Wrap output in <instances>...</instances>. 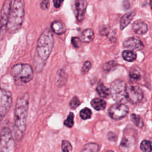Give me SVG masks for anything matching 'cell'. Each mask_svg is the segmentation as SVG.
Here are the masks:
<instances>
[{
    "label": "cell",
    "instance_id": "obj_1",
    "mask_svg": "<svg viewBox=\"0 0 152 152\" xmlns=\"http://www.w3.org/2000/svg\"><path fill=\"white\" fill-rule=\"evenodd\" d=\"M29 94L26 93L17 99L14 109V130L17 140L22 138L26 128L27 116L28 109Z\"/></svg>",
    "mask_w": 152,
    "mask_h": 152
},
{
    "label": "cell",
    "instance_id": "obj_2",
    "mask_svg": "<svg viewBox=\"0 0 152 152\" xmlns=\"http://www.w3.org/2000/svg\"><path fill=\"white\" fill-rule=\"evenodd\" d=\"M24 17V1L14 0L11 1L7 28L12 33L18 31L23 24Z\"/></svg>",
    "mask_w": 152,
    "mask_h": 152
},
{
    "label": "cell",
    "instance_id": "obj_3",
    "mask_svg": "<svg viewBox=\"0 0 152 152\" xmlns=\"http://www.w3.org/2000/svg\"><path fill=\"white\" fill-rule=\"evenodd\" d=\"M54 40L51 30L46 28L39 36L36 49V56L41 62H46L53 47Z\"/></svg>",
    "mask_w": 152,
    "mask_h": 152
},
{
    "label": "cell",
    "instance_id": "obj_4",
    "mask_svg": "<svg viewBox=\"0 0 152 152\" xmlns=\"http://www.w3.org/2000/svg\"><path fill=\"white\" fill-rule=\"evenodd\" d=\"M11 74L17 84H26L33 79V69L29 64H18L12 67Z\"/></svg>",
    "mask_w": 152,
    "mask_h": 152
},
{
    "label": "cell",
    "instance_id": "obj_5",
    "mask_svg": "<svg viewBox=\"0 0 152 152\" xmlns=\"http://www.w3.org/2000/svg\"><path fill=\"white\" fill-rule=\"evenodd\" d=\"M126 86L125 83L120 80L114 81L110 86V95L116 102H122L126 99Z\"/></svg>",
    "mask_w": 152,
    "mask_h": 152
},
{
    "label": "cell",
    "instance_id": "obj_6",
    "mask_svg": "<svg viewBox=\"0 0 152 152\" xmlns=\"http://www.w3.org/2000/svg\"><path fill=\"white\" fill-rule=\"evenodd\" d=\"M14 140L9 128H3L0 132V151L9 152L14 146Z\"/></svg>",
    "mask_w": 152,
    "mask_h": 152
},
{
    "label": "cell",
    "instance_id": "obj_7",
    "mask_svg": "<svg viewBox=\"0 0 152 152\" xmlns=\"http://www.w3.org/2000/svg\"><path fill=\"white\" fill-rule=\"evenodd\" d=\"M12 102L10 90L0 88V116H5L9 112Z\"/></svg>",
    "mask_w": 152,
    "mask_h": 152
},
{
    "label": "cell",
    "instance_id": "obj_8",
    "mask_svg": "<svg viewBox=\"0 0 152 152\" xmlns=\"http://www.w3.org/2000/svg\"><path fill=\"white\" fill-rule=\"evenodd\" d=\"M129 112L128 106L121 103L112 104L109 108L108 113L110 117L115 120H120L125 117Z\"/></svg>",
    "mask_w": 152,
    "mask_h": 152
},
{
    "label": "cell",
    "instance_id": "obj_9",
    "mask_svg": "<svg viewBox=\"0 0 152 152\" xmlns=\"http://www.w3.org/2000/svg\"><path fill=\"white\" fill-rule=\"evenodd\" d=\"M143 98L141 89L136 86H129L126 87V99L132 104L140 103Z\"/></svg>",
    "mask_w": 152,
    "mask_h": 152
},
{
    "label": "cell",
    "instance_id": "obj_10",
    "mask_svg": "<svg viewBox=\"0 0 152 152\" xmlns=\"http://www.w3.org/2000/svg\"><path fill=\"white\" fill-rule=\"evenodd\" d=\"M11 1L10 0L5 1L4 2L1 11V17H0V33L2 34L4 33V30L7 28L8 18L10 12Z\"/></svg>",
    "mask_w": 152,
    "mask_h": 152
},
{
    "label": "cell",
    "instance_id": "obj_11",
    "mask_svg": "<svg viewBox=\"0 0 152 152\" xmlns=\"http://www.w3.org/2000/svg\"><path fill=\"white\" fill-rule=\"evenodd\" d=\"M87 2L84 0H77L74 2V14L78 21H81L85 15Z\"/></svg>",
    "mask_w": 152,
    "mask_h": 152
},
{
    "label": "cell",
    "instance_id": "obj_12",
    "mask_svg": "<svg viewBox=\"0 0 152 152\" xmlns=\"http://www.w3.org/2000/svg\"><path fill=\"white\" fill-rule=\"evenodd\" d=\"M123 46L131 50H140L144 48L142 42L138 38L131 37L127 38L123 42Z\"/></svg>",
    "mask_w": 152,
    "mask_h": 152
},
{
    "label": "cell",
    "instance_id": "obj_13",
    "mask_svg": "<svg viewBox=\"0 0 152 152\" xmlns=\"http://www.w3.org/2000/svg\"><path fill=\"white\" fill-rule=\"evenodd\" d=\"M132 27L133 31L138 34H144L148 31L147 25L141 20L135 21L133 23Z\"/></svg>",
    "mask_w": 152,
    "mask_h": 152
},
{
    "label": "cell",
    "instance_id": "obj_14",
    "mask_svg": "<svg viewBox=\"0 0 152 152\" xmlns=\"http://www.w3.org/2000/svg\"><path fill=\"white\" fill-rule=\"evenodd\" d=\"M68 76L66 73L63 69H59L56 73L55 83L58 87H62L65 84L67 81Z\"/></svg>",
    "mask_w": 152,
    "mask_h": 152
},
{
    "label": "cell",
    "instance_id": "obj_15",
    "mask_svg": "<svg viewBox=\"0 0 152 152\" xmlns=\"http://www.w3.org/2000/svg\"><path fill=\"white\" fill-rule=\"evenodd\" d=\"M135 12L134 11H131L128 13H126L125 15H124L120 20V28L121 30H123L125 27H126L130 22L133 19L134 15H135Z\"/></svg>",
    "mask_w": 152,
    "mask_h": 152
},
{
    "label": "cell",
    "instance_id": "obj_16",
    "mask_svg": "<svg viewBox=\"0 0 152 152\" xmlns=\"http://www.w3.org/2000/svg\"><path fill=\"white\" fill-rule=\"evenodd\" d=\"M52 30L56 34H61L65 32L66 27L64 24L59 21H55L51 24Z\"/></svg>",
    "mask_w": 152,
    "mask_h": 152
},
{
    "label": "cell",
    "instance_id": "obj_17",
    "mask_svg": "<svg viewBox=\"0 0 152 152\" xmlns=\"http://www.w3.org/2000/svg\"><path fill=\"white\" fill-rule=\"evenodd\" d=\"M96 91L100 97L103 98H107L110 95V89L101 82L98 83L96 87Z\"/></svg>",
    "mask_w": 152,
    "mask_h": 152
},
{
    "label": "cell",
    "instance_id": "obj_18",
    "mask_svg": "<svg viewBox=\"0 0 152 152\" xmlns=\"http://www.w3.org/2000/svg\"><path fill=\"white\" fill-rule=\"evenodd\" d=\"M94 37V31L91 28L85 29L81 33V40L84 43H90L91 42Z\"/></svg>",
    "mask_w": 152,
    "mask_h": 152
},
{
    "label": "cell",
    "instance_id": "obj_19",
    "mask_svg": "<svg viewBox=\"0 0 152 152\" xmlns=\"http://www.w3.org/2000/svg\"><path fill=\"white\" fill-rule=\"evenodd\" d=\"M91 106L96 110H102L105 109L106 102L100 98H94L91 101Z\"/></svg>",
    "mask_w": 152,
    "mask_h": 152
},
{
    "label": "cell",
    "instance_id": "obj_20",
    "mask_svg": "<svg viewBox=\"0 0 152 152\" xmlns=\"http://www.w3.org/2000/svg\"><path fill=\"white\" fill-rule=\"evenodd\" d=\"M122 56L124 59L128 62H132L135 61L137 58L136 53L130 50H124L122 53Z\"/></svg>",
    "mask_w": 152,
    "mask_h": 152
},
{
    "label": "cell",
    "instance_id": "obj_21",
    "mask_svg": "<svg viewBox=\"0 0 152 152\" xmlns=\"http://www.w3.org/2000/svg\"><path fill=\"white\" fill-rule=\"evenodd\" d=\"M99 146L96 143H88L86 144L81 152H99Z\"/></svg>",
    "mask_w": 152,
    "mask_h": 152
},
{
    "label": "cell",
    "instance_id": "obj_22",
    "mask_svg": "<svg viewBox=\"0 0 152 152\" xmlns=\"http://www.w3.org/2000/svg\"><path fill=\"white\" fill-rule=\"evenodd\" d=\"M140 148L143 152H151L152 143L150 141L144 140L140 144Z\"/></svg>",
    "mask_w": 152,
    "mask_h": 152
},
{
    "label": "cell",
    "instance_id": "obj_23",
    "mask_svg": "<svg viewBox=\"0 0 152 152\" xmlns=\"http://www.w3.org/2000/svg\"><path fill=\"white\" fill-rule=\"evenodd\" d=\"M131 119L137 126L141 128L143 126V121L139 115L132 113L131 115Z\"/></svg>",
    "mask_w": 152,
    "mask_h": 152
},
{
    "label": "cell",
    "instance_id": "obj_24",
    "mask_svg": "<svg viewBox=\"0 0 152 152\" xmlns=\"http://www.w3.org/2000/svg\"><path fill=\"white\" fill-rule=\"evenodd\" d=\"M80 116L84 120L88 119L91 116V110L88 107H85L80 112Z\"/></svg>",
    "mask_w": 152,
    "mask_h": 152
},
{
    "label": "cell",
    "instance_id": "obj_25",
    "mask_svg": "<svg viewBox=\"0 0 152 152\" xmlns=\"http://www.w3.org/2000/svg\"><path fill=\"white\" fill-rule=\"evenodd\" d=\"M74 115L72 112H70L68 115L67 118L64 121V124L68 128H71L74 125Z\"/></svg>",
    "mask_w": 152,
    "mask_h": 152
},
{
    "label": "cell",
    "instance_id": "obj_26",
    "mask_svg": "<svg viewBox=\"0 0 152 152\" xmlns=\"http://www.w3.org/2000/svg\"><path fill=\"white\" fill-rule=\"evenodd\" d=\"M62 152H70L72 150V145L71 143L66 140H63L62 142Z\"/></svg>",
    "mask_w": 152,
    "mask_h": 152
},
{
    "label": "cell",
    "instance_id": "obj_27",
    "mask_svg": "<svg viewBox=\"0 0 152 152\" xmlns=\"http://www.w3.org/2000/svg\"><path fill=\"white\" fill-rule=\"evenodd\" d=\"M80 104V101L77 96L73 97L69 103V107L72 109H75L78 106H79Z\"/></svg>",
    "mask_w": 152,
    "mask_h": 152
},
{
    "label": "cell",
    "instance_id": "obj_28",
    "mask_svg": "<svg viewBox=\"0 0 152 152\" xmlns=\"http://www.w3.org/2000/svg\"><path fill=\"white\" fill-rule=\"evenodd\" d=\"M91 64L90 61H86L84 64H83V65L81 68V73L83 74H87L88 71L90 70V69L91 68Z\"/></svg>",
    "mask_w": 152,
    "mask_h": 152
},
{
    "label": "cell",
    "instance_id": "obj_29",
    "mask_svg": "<svg viewBox=\"0 0 152 152\" xmlns=\"http://www.w3.org/2000/svg\"><path fill=\"white\" fill-rule=\"evenodd\" d=\"M81 40L78 37H74L71 39V43L75 48H79L81 45Z\"/></svg>",
    "mask_w": 152,
    "mask_h": 152
},
{
    "label": "cell",
    "instance_id": "obj_30",
    "mask_svg": "<svg viewBox=\"0 0 152 152\" xmlns=\"http://www.w3.org/2000/svg\"><path fill=\"white\" fill-rule=\"evenodd\" d=\"M129 77L132 81H138L140 78V74L137 71H131L129 72Z\"/></svg>",
    "mask_w": 152,
    "mask_h": 152
},
{
    "label": "cell",
    "instance_id": "obj_31",
    "mask_svg": "<svg viewBox=\"0 0 152 152\" xmlns=\"http://www.w3.org/2000/svg\"><path fill=\"white\" fill-rule=\"evenodd\" d=\"M40 7L43 10H47L49 7V1L48 0L42 1L40 4Z\"/></svg>",
    "mask_w": 152,
    "mask_h": 152
},
{
    "label": "cell",
    "instance_id": "obj_32",
    "mask_svg": "<svg viewBox=\"0 0 152 152\" xmlns=\"http://www.w3.org/2000/svg\"><path fill=\"white\" fill-rule=\"evenodd\" d=\"M53 2L54 7H55V8H59V7L61 6L62 4L63 3V1L54 0V1H53Z\"/></svg>",
    "mask_w": 152,
    "mask_h": 152
},
{
    "label": "cell",
    "instance_id": "obj_33",
    "mask_svg": "<svg viewBox=\"0 0 152 152\" xmlns=\"http://www.w3.org/2000/svg\"><path fill=\"white\" fill-rule=\"evenodd\" d=\"M112 137V141H114L115 140H116V139L114 138V137L116 138V135H115L114 133L111 132H109V134H108V135H107V138H108V139L110 140H111Z\"/></svg>",
    "mask_w": 152,
    "mask_h": 152
},
{
    "label": "cell",
    "instance_id": "obj_34",
    "mask_svg": "<svg viewBox=\"0 0 152 152\" xmlns=\"http://www.w3.org/2000/svg\"><path fill=\"white\" fill-rule=\"evenodd\" d=\"M150 6H151V8L152 9V1H150Z\"/></svg>",
    "mask_w": 152,
    "mask_h": 152
},
{
    "label": "cell",
    "instance_id": "obj_35",
    "mask_svg": "<svg viewBox=\"0 0 152 152\" xmlns=\"http://www.w3.org/2000/svg\"><path fill=\"white\" fill-rule=\"evenodd\" d=\"M106 152H113V151L112 150H108V151H106Z\"/></svg>",
    "mask_w": 152,
    "mask_h": 152
}]
</instances>
